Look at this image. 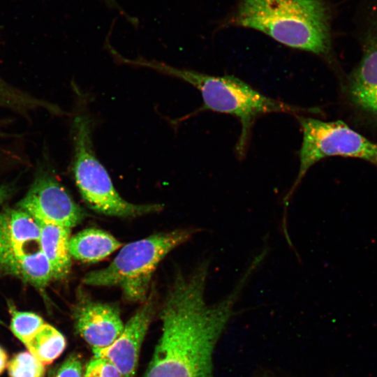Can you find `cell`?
<instances>
[{"mask_svg":"<svg viewBox=\"0 0 377 377\" xmlns=\"http://www.w3.org/2000/svg\"><path fill=\"white\" fill-rule=\"evenodd\" d=\"M209 265L205 260L189 274H175L160 310L161 336L145 377H214L216 346L258 264L252 261L232 292L214 304L205 300Z\"/></svg>","mask_w":377,"mask_h":377,"instance_id":"obj_1","label":"cell"},{"mask_svg":"<svg viewBox=\"0 0 377 377\" xmlns=\"http://www.w3.org/2000/svg\"><path fill=\"white\" fill-rule=\"evenodd\" d=\"M330 18L325 0H242L232 20L290 47L326 55Z\"/></svg>","mask_w":377,"mask_h":377,"instance_id":"obj_2","label":"cell"},{"mask_svg":"<svg viewBox=\"0 0 377 377\" xmlns=\"http://www.w3.org/2000/svg\"><path fill=\"white\" fill-rule=\"evenodd\" d=\"M119 63L149 68L194 87L202 98L203 104L198 111L211 110L236 117L242 126L237 145L240 154L245 149L252 123L257 117L272 112L295 113L303 110L268 97L233 75H210L142 57L128 59L121 57Z\"/></svg>","mask_w":377,"mask_h":377,"instance_id":"obj_3","label":"cell"},{"mask_svg":"<svg viewBox=\"0 0 377 377\" xmlns=\"http://www.w3.org/2000/svg\"><path fill=\"white\" fill-rule=\"evenodd\" d=\"M71 124L72 169L78 190L94 211L110 216L131 218L161 211V204H133L123 198L107 170L98 158L93 144L95 121L89 108L90 97H79Z\"/></svg>","mask_w":377,"mask_h":377,"instance_id":"obj_4","label":"cell"},{"mask_svg":"<svg viewBox=\"0 0 377 377\" xmlns=\"http://www.w3.org/2000/svg\"><path fill=\"white\" fill-rule=\"evenodd\" d=\"M196 229L158 232L123 246L105 268L87 273L83 283L92 286H117L125 300L144 302L159 263L172 250L187 242Z\"/></svg>","mask_w":377,"mask_h":377,"instance_id":"obj_5","label":"cell"},{"mask_svg":"<svg viewBox=\"0 0 377 377\" xmlns=\"http://www.w3.org/2000/svg\"><path fill=\"white\" fill-rule=\"evenodd\" d=\"M302 141L300 150L297 177L283 199L284 213L282 226H286L287 209L309 169L323 158L341 156L367 161L377 166V143L350 128L342 121H323L311 117H298Z\"/></svg>","mask_w":377,"mask_h":377,"instance_id":"obj_6","label":"cell"},{"mask_svg":"<svg viewBox=\"0 0 377 377\" xmlns=\"http://www.w3.org/2000/svg\"><path fill=\"white\" fill-rule=\"evenodd\" d=\"M0 267L39 288L53 279L41 249L39 224L19 208L0 213Z\"/></svg>","mask_w":377,"mask_h":377,"instance_id":"obj_7","label":"cell"},{"mask_svg":"<svg viewBox=\"0 0 377 377\" xmlns=\"http://www.w3.org/2000/svg\"><path fill=\"white\" fill-rule=\"evenodd\" d=\"M18 207L38 222L69 229L86 216L58 181L47 173L36 178Z\"/></svg>","mask_w":377,"mask_h":377,"instance_id":"obj_8","label":"cell"},{"mask_svg":"<svg viewBox=\"0 0 377 377\" xmlns=\"http://www.w3.org/2000/svg\"><path fill=\"white\" fill-rule=\"evenodd\" d=\"M155 311L156 299L154 293H150L142 305L124 325L119 337L110 346L92 350L94 357L108 360L122 377H133L142 344Z\"/></svg>","mask_w":377,"mask_h":377,"instance_id":"obj_9","label":"cell"},{"mask_svg":"<svg viewBox=\"0 0 377 377\" xmlns=\"http://www.w3.org/2000/svg\"><path fill=\"white\" fill-rule=\"evenodd\" d=\"M80 293L73 309L74 326L94 350L110 346L121 334L124 324L117 305L94 300Z\"/></svg>","mask_w":377,"mask_h":377,"instance_id":"obj_10","label":"cell"},{"mask_svg":"<svg viewBox=\"0 0 377 377\" xmlns=\"http://www.w3.org/2000/svg\"><path fill=\"white\" fill-rule=\"evenodd\" d=\"M362 57L349 75L347 96L354 107L377 122V25L369 27Z\"/></svg>","mask_w":377,"mask_h":377,"instance_id":"obj_11","label":"cell"},{"mask_svg":"<svg viewBox=\"0 0 377 377\" xmlns=\"http://www.w3.org/2000/svg\"><path fill=\"white\" fill-rule=\"evenodd\" d=\"M38 223L40 229L41 249L51 267L53 279H62L67 276L71 267L69 251L71 229Z\"/></svg>","mask_w":377,"mask_h":377,"instance_id":"obj_12","label":"cell"},{"mask_svg":"<svg viewBox=\"0 0 377 377\" xmlns=\"http://www.w3.org/2000/svg\"><path fill=\"white\" fill-rule=\"evenodd\" d=\"M122 246V243L101 229H84L70 238L69 251L74 258L85 263H96Z\"/></svg>","mask_w":377,"mask_h":377,"instance_id":"obj_13","label":"cell"},{"mask_svg":"<svg viewBox=\"0 0 377 377\" xmlns=\"http://www.w3.org/2000/svg\"><path fill=\"white\" fill-rule=\"evenodd\" d=\"M24 346L30 353L47 365L63 353L66 340L56 327L45 323Z\"/></svg>","mask_w":377,"mask_h":377,"instance_id":"obj_14","label":"cell"},{"mask_svg":"<svg viewBox=\"0 0 377 377\" xmlns=\"http://www.w3.org/2000/svg\"><path fill=\"white\" fill-rule=\"evenodd\" d=\"M9 377H45V365L28 350L14 355L7 365Z\"/></svg>","mask_w":377,"mask_h":377,"instance_id":"obj_15","label":"cell"},{"mask_svg":"<svg viewBox=\"0 0 377 377\" xmlns=\"http://www.w3.org/2000/svg\"><path fill=\"white\" fill-rule=\"evenodd\" d=\"M45 323L34 313L15 311L10 327L13 334L24 345Z\"/></svg>","mask_w":377,"mask_h":377,"instance_id":"obj_16","label":"cell"},{"mask_svg":"<svg viewBox=\"0 0 377 377\" xmlns=\"http://www.w3.org/2000/svg\"><path fill=\"white\" fill-rule=\"evenodd\" d=\"M40 105L38 101L14 89L0 77V106L23 109Z\"/></svg>","mask_w":377,"mask_h":377,"instance_id":"obj_17","label":"cell"},{"mask_svg":"<svg viewBox=\"0 0 377 377\" xmlns=\"http://www.w3.org/2000/svg\"><path fill=\"white\" fill-rule=\"evenodd\" d=\"M83 377H122V376L108 360L93 357L84 367Z\"/></svg>","mask_w":377,"mask_h":377,"instance_id":"obj_18","label":"cell"},{"mask_svg":"<svg viewBox=\"0 0 377 377\" xmlns=\"http://www.w3.org/2000/svg\"><path fill=\"white\" fill-rule=\"evenodd\" d=\"M84 367L81 357L72 353L56 369L51 377H83Z\"/></svg>","mask_w":377,"mask_h":377,"instance_id":"obj_19","label":"cell"},{"mask_svg":"<svg viewBox=\"0 0 377 377\" xmlns=\"http://www.w3.org/2000/svg\"><path fill=\"white\" fill-rule=\"evenodd\" d=\"M8 363V357L5 350L0 346V375L3 373Z\"/></svg>","mask_w":377,"mask_h":377,"instance_id":"obj_20","label":"cell"},{"mask_svg":"<svg viewBox=\"0 0 377 377\" xmlns=\"http://www.w3.org/2000/svg\"><path fill=\"white\" fill-rule=\"evenodd\" d=\"M9 191L7 186H0V205L8 197Z\"/></svg>","mask_w":377,"mask_h":377,"instance_id":"obj_21","label":"cell"},{"mask_svg":"<svg viewBox=\"0 0 377 377\" xmlns=\"http://www.w3.org/2000/svg\"><path fill=\"white\" fill-rule=\"evenodd\" d=\"M258 377H272V376H271L269 375H267V374H264V375H261V376H258Z\"/></svg>","mask_w":377,"mask_h":377,"instance_id":"obj_22","label":"cell"}]
</instances>
